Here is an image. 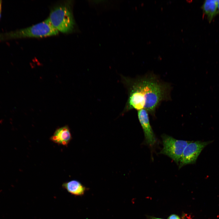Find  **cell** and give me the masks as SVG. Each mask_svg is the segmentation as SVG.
Listing matches in <instances>:
<instances>
[{
  "label": "cell",
  "instance_id": "obj_3",
  "mask_svg": "<svg viewBox=\"0 0 219 219\" xmlns=\"http://www.w3.org/2000/svg\"><path fill=\"white\" fill-rule=\"evenodd\" d=\"M58 31L52 25L49 19L32 26L10 31L0 33V40L25 37H42L56 35Z\"/></svg>",
  "mask_w": 219,
  "mask_h": 219
},
{
  "label": "cell",
  "instance_id": "obj_8",
  "mask_svg": "<svg viewBox=\"0 0 219 219\" xmlns=\"http://www.w3.org/2000/svg\"><path fill=\"white\" fill-rule=\"evenodd\" d=\"M62 187L71 194L77 196L83 195L86 189L80 182L73 180L65 182L62 185Z\"/></svg>",
  "mask_w": 219,
  "mask_h": 219
},
{
  "label": "cell",
  "instance_id": "obj_11",
  "mask_svg": "<svg viewBox=\"0 0 219 219\" xmlns=\"http://www.w3.org/2000/svg\"><path fill=\"white\" fill-rule=\"evenodd\" d=\"M2 1L0 0V19L2 15Z\"/></svg>",
  "mask_w": 219,
  "mask_h": 219
},
{
  "label": "cell",
  "instance_id": "obj_7",
  "mask_svg": "<svg viewBox=\"0 0 219 219\" xmlns=\"http://www.w3.org/2000/svg\"><path fill=\"white\" fill-rule=\"evenodd\" d=\"M71 139L70 129L67 125L57 128L50 138L54 143L64 146H67Z\"/></svg>",
  "mask_w": 219,
  "mask_h": 219
},
{
  "label": "cell",
  "instance_id": "obj_2",
  "mask_svg": "<svg viewBox=\"0 0 219 219\" xmlns=\"http://www.w3.org/2000/svg\"><path fill=\"white\" fill-rule=\"evenodd\" d=\"M72 6L71 1H67L58 4L51 9L48 18L58 31L68 33L74 30L75 22Z\"/></svg>",
  "mask_w": 219,
  "mask_h": 219
},
{
  "label": "cell",
  "instance_id": "obj_9",
  "mask_svg": "<svg viewBox=\"0 0 219 219\" xmlns=\"http://www.w3.org/2000/svg\"><path fill=\"white\" fill-rule=\"evenodd\" d=\"M207 19L210 22L217 14V0H206L201 7Z\"/></svg>",
  "mask_w": 219,
  "mask_h": 219
},
{
  "label": "cell",
  "instance_id": "obj_13",
  "mask_svg": "<svg viewBox=\"0 0 219 219\" xmlns=\"http://www.w3.org/2000/svg\"><path fill=\"white\" fill-rule=\"evenodd\" d=\"M152 219H162L157 218H156V217H153L152 218Z\"/></svg>",
  "mask_w": 219,
  "mask_h": 219
},
{
  "label": "cell",
  "instance_id": "obj_4",
  "mask_svg": "<svg viewBox=\"0 0 219 219\" xmlns=\"http://www.w3.org/2000/svg\"><path fill=\"white\" fill-rule=\"evenodd\" d=\"M162 138L163 148L160 153L168 156L179 165L185 148L190 141L177 140L165 134Z\"/></svg>",
  "mask_w": 219,
  "mask_h": 219
},
{
  "label": "cell",
  "instance_id": "obj_10",
  "mask_svg": "<svg viewBox=\"0 0 219 219\" xmlns=\"http://www.w3.org/2000/svg\"><path fill=\"white\" fill-rule=\"evenodd\" d=\"M168 219H180V218L177 215L173 214L170 215Z\"/></svg>",
  "mask_w": 219,
  "mask_h": 219
},
{
  "label": "cell",
  "instance_id": "obj_1",
  "mask_svg": "<svg viewBox=\"0 0 219 219\" xmlns=\"http://www.w3.org/2000/svg\"><path fill=\"white\" fill-rule=\"evenodd\" d=\"M127 109H144L154 116L161 103L170 99L171 87L153 74H148L131 82Z\"/></svg>",
  "mask_w": 219,
  "mask_h": 219
},
{
  "label": "cell",
  "instance_id": "obj_6",
  "mask_svg": "<svg viewBox=\"0 0 219 219\" xmlns=\"http://www.w3.org/2000/svg\"><path fill=\"white\" fill-rule=\"evenodd\" d=\"M137 115L143 130L145 142L149 146H152L155 144L156 138L150 124L148 113L146 110L141 109L138 110Z\"/></svg>",
  "mask_w": 219,
  "mask_h": 219
},
{
  "label": "cell",
  "instance_id": "obj_5",
  "mask_svg": "<svg viewBox=\"0 0 219 219\" xmlns=\"http://www.w3.org/2000/svg\"><path fill=\"white\" fill-rule=\"evenodd\" d=\"M210 141H190L185 148L179 162V169L195 163L202 150Z\"/></svg>",
  "mask_w": 219,
  "mask_h": 219
},
{
  "label": "cell",
  "instance_id": "obj_12",
  "mask_svg": "<svg viewBox=\"0 0 219 219\" xmlns=\"http://www.w3.org/2000/svg\"><path fill=\"white\" fill-rule=\"evenodd\" d=\"M217 14L219 13V0H217Z\"/></svg>",
  "mask_w": 219,
  "mask_h": 219
}]
</instances>
